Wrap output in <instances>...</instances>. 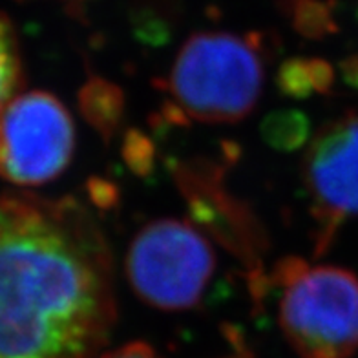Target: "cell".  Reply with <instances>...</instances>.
Segmentation results:
<instances>
[{"label":"cell","mask_w":358,"mask_h":358,"mask_svg":"<svg viewBox=\"0 0 358 358\" xmlns=\"http://www.w3.org/2000/svg\"><path fill=\"white\" fill-rule=\"evenodd\" d=\"M115 316L94 216L73 198L0 194V358H94Z\"/></svg>","instance_id":"obj_1"},{"label":"cell","mask_w":358,"mask_h":358,"mask_svg":"<svg viewBox=\"0 0 358 358\" xmlns=\"http://www.w3.org/2000/svg\"><path fill=\"white\" fill-rule=\"evenodd\" d=\"M264 83V44L256 35L210 31L183 44L161 88L174 123L223 124L255 110Z\"/></svg>","instance_id":"obj_2"},{"label":"cell","mask_w":358,"mask_h":358,"mask_svg":"<svg viewBox=\"0 0 358 358\" xmlns=\"http://www.w3.org/2000/svg\"><path fill=\"white\" fill-rule=\"evenodd\" d=\"M278 322L303 358H348L358 349V278L333 265L285 258L271 278Z\"/></svg>","instance_id":"obj_3"},{"label":"cell","mask_w":358,"mask_h":358,"mask_svg":"<svg viewBox=\"0 0 358 358\" xmlns=\"http://www.w3.org/2000/svg\"><path fill=\"white\" fill-rule=\"evenodd\" d=\"M216 268L205 236L181 220H156L137 232L127 256L136 294L161 311H187L207 291Z\"/></svg>","instance_id":"obj_4"},{"label":"cell","mask_w":358,"mask_h":358,"mask_svg":"<svg viewBox=\"0 0 358 358\" xmlns=\"http://www.w3.org/2000/svg\"><path fill=\"white\" fill-rule=\"evenodd\" d=\"M76 152V124L53 94L26 92L0 117V178L38 187L64 172Z\"/></svg>","instance_id":"obj_5"},{"label":"cell","mask_w":358,"mask_h":358,"mask_svg":"<svg viewBox=\"0 0 358 358\" xmlns=\"http://www.w3.org/2000/svg\"><path fill=\"white\" fill-rule=\"evenodd\" d=\"M303 183L318 223L320 255L340 223L358 216V113H348L316 132L303 157Z\"/></svg>","instance_id":"obj_6"},{"label":"cell","mask_w":358,"mask_h":358,"mask_svg":"<svg viewBox=\"0 0 358 358\" xmlns=\"http://www.w3.org/2000/svg\"><path fill=\"white\" fill-rule=\"evenodd\" d=\"M83 117L104 137L110 139L117 132L124 112L123 92L106 79H90L79 94Z\"/></svg>","instance_id":"obj_7"},{"label":"cell","mask_w":358,"mask_h":358,"mask_svg":"<svg viewBox=\"0 0 358 358\" xmlns=\"http://www.w3.org/2000/svg\"><path fill=\"white\" fill-rule=\"evenodd\" d=\"M333 73L329 66L315 59H292L278 71V86L283 94L291 97H307V95L325 92L329 88Z\"/></svg>","instance_id":"obj_8"},{"label":"cell","mask_w":358,"mask_h":358,"mask_svg":"<svg viewBox=\"0 0 358 358\" xmlns=\"http://www.w3.org/2000/svg\"><path fill=\"white\" fill-rule=\"evenodd\" d=\"M22 86V64H20L19 43L6 17L0 15V117L6 106L20 94Z\"/></svg>","instance_id":"obj_9"},{"label":"cell","mask_w":358,"mask_h":358,"mask_svg":"<svg viewBox=\"0 0 358 358\" xmlns=\"http://www.w3.org/2000/svg\"><path fill=\"white\" fill-rule=\"evenodd\" d=\"M268 141L280 146L296 145L306 137L307 123L300 113H278L265 124Z\"/></svg>","instance_id":"obj_10"},{"label":"cell","mask_w":358,"mask_h":358,"mask_svg":"<svg viewBox=\"0 0 358 358\" xmlns=\"http://www.w3.org/2000/svg\"><path fill=\"white\" fill-rule=\"evenodd\" d=\"M101 358H159L156 349L145 342H130L127 345L113 349L110 353L101 355Z\"/></svg>","instance_id":"obj_11"}]
</instances>
